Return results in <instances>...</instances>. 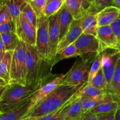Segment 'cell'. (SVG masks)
Segmentation results:
<instances>
[{
	"label": "cell",
	"instance_id": "7c38bea8",
	"mask_svg": "<svg viewBox=\"0 0 120 120\" xmlns=\"http://www.w3.org/2000/svg\"><path fill=\"white\" fill-rule=\"evenodd\" d=\"M16 33L21 41L26 44L36 46L37 28L29 23L21 14L16 25Z\"/></svg>",
	"mask_w": 120,
	"mask_h": 120
},
{
	"label": "cell",
	"instance_id": "7bdbcfd3",
	"mask_svg": "<svg viewBox=\"0 0 120 120\" xmlns=\"http://www.w3.org/2000/svg\"><path fill=\"white\" fill-rule=\"evenodd\" d=\"M116 120H120V109H118L116 112Z\"/></svg>",
	"mask_w": 120,
	"mask_h": 120
},
{
	"label": "cell",
	"instance_id": "ffe728a7",
	"mask_svg": "<svg viewBox=\"0 0 120 120\" xmlns=\"http://www.w3.org/2000/svg\"><path fill=\"white\" fill-rule=\"evenodd\" d=\"M60 12V34L59 41L65 36L69 31L74 18L65 5L59 11Z\"/></svg>",
	"mask_w": 120,
	"mask_h": 120
},
{
	"label": "cell",
	"instance_id": "e0dca14e",
	"mask_svg": "<svg viewBox=\"0 0 120 120\" xmlns=\"http://www.w3.org/2000/svg\"><path fill=\"white\" fill-rule=\"evenodd\" d=\"M80 98L81 105L84 111L86 112L93 109L94 108L104 102L116 100L117 99L110 92L107 91L101 96L96 98Z\"/></svg>",
	"mask_w": 120,
	"mask_h": 120
},
{
	"label": "cell",
	"instance_id": "60d3db41",
	"mask_svg": "<svg viewBox=\"0 0 120 120\" xmlns=\"http://www.w3.org/2000/svg\"><path fill=\"white\" fill-rule=\"evenodd\" d=\"M114 7H117L120 10V0H114Z\"/></svg>",
	"mask_w": 120,
	"mask_h": 120
},
{
	"label": "cell",
	"instance_id": "9c48e42d",
	"mask_svg": "<svg viewBox=\"0 0 120 120\" xmlns=\"http://www.w3.org/2000/svg\"><path fill=\"white\" fill-rule=\"evenodd\" d=\"M49 34L50 44L49 61L55 64L57 55V48L59 42L60 12L49 18Z\"/></svg>",
	"mask_w": 120,
	"mask_h": 120
},
{
	"label": "cell",
	"instance_id": "ba28073f",
	"mask_svg": "<svg viewBox=\"0 0 120 120\" xmlns=\"http://www.w3.org/2000/svg\"><path fill=\"white\" fill-rule=\"evenodd\" d=\"M120 56V51L108 49L102 52L101 67L107 82V89L110 92L111 82L116 71L117 61Z\"/></svg>",
	"mask_w": 120,
	"mask_h": 120
},
{
	"label": "cell",
	"instance_id": "2e32d148",
	"mask_svg": "<svg viewBox=\"0 0 120 120\" xmlns=\"http://www.w3.org/2000/svg\"><path fill=\"white\" fill-rule=\"evenodd\" d=\"M120 14V10L114 6L107 7L97 12V19L98 27L110 25L119 16Z\"/></svg>",
	"mask_w": 120,
	"mask_h": 120
},
{
	"label": "cell",
	"instance_id": "9a60e30c",
	"mask_svg": "<svg viewBox=\"0 0 120 120\" xmlns=\"http://www.w3.org/2000/svg\"><path fill=\"white\" fill-rule=\"evenodd\" d=\"M97 12L89 11L80 19V24L83 32L97 36L98 22Z\"/></svg>",
	"mask_w": 120,
	"mask_h": 120
},
{
	"label": "cell",
	"instance_id": "7dc6e473",
	"mask_svg": "<svg viewBox=\"0 0 120 120\" xmlns=\"http://www.w3.org/2000/svg\"><path fill=\"white\" fill-rule=\"evenodd\" d=\"M22 120H35L34 118H26L22 119Z\"/></svg>",
	"mask_w": 120,
	"mask_h": 120
},
{
	"label": "cell",
	"instance_id": "277c9868",
	"mask_svg": "<svg viewBox=\"0 0 120 120\" xmlns=\"http://www.w3.org/2000/svg\"><path fill=\"white\" fill-rule=\"evenodd\" d=\"M26 44L20 41L13 52L9 84L16 83L26 85Z\"/></svg>",
	"mask_w": 120,
	"mask_h": 120
},
{
	"label": "cell",
	"instance_id": "f35d334b",
	"mask_svg": "<svg viewBox=\"0 0 120 120\" xmlns=\"http://www.w3.org/2000/svg\"><path fill=\"white\" fill-rule=\"evenodd\" d=\"M82 120H100L96 114H93L91 111L86 112L82 117Z\"/></svg>",
	"mask_w": 120,
	"mask_h": 120
},
{
	"label": "cell",
	"instance_id": "836d02e7",
	"mask_svg": "<svg viewBox=\"0 0 120 120\" xmlns=\"http://www.w3.org/2000/svg\"><path fill=\"white\" fill-rule=\"evenodd\" d=\"M48 0H32L28 2L36 13L38 17L43 15L45 5Z\"/></svg>",
	"mask_w": 120,
	"mask_h": 120
},
{
	"label": "cell",
	"instance_id": "ee69618b",
	"mask_svg": "<svg viewBox=\"0 0 120 120\" xmlns=\"http://www.w3.org/2000/svg\"><path fill=\"white\" fill-rule=\"evenodd\" d=\"M7 84H7V82L5 81H4V80L0 78V87L7 85Z\"/></svg>",
	"mask_w": 120,
	"mask_h": 120
},
{
	"label": "cell",
	"instance_id": "83f0119b",
	"mask_svg": "<svg viewBox=\"0 0 120 120\" xmlns=\"http://www.w3.org/2000/svg\"><path fill=\"white\" fill-rule=\"evenodd\" d=\"M110 92L117 100L120 101V56L117 61L116 71L111 82Z\"/></svg>",
	"mask_w": 120,
	"mask_h": 120
},
{
	"label": "cell",
	"instance_id": "d590c367",
	"mask_svg": "<svg viewBox=\"0 0 120 120\" xmlns=\"http://www.w3.org/2000/svg\"><path fill=\"white\" fill-rule=\"evenodd\" d=\"M12 20L6 4H0V25L7 21Z\"/></svg>",
	"mask_w": 120,
	"mask_h": 120
},
{
	"label": "cell",
	"instance_id": "4dcf8cb0",
	"mask_svg": "<svg viewBox=\"0 0 120 120\" xmlns=\"http://www.w3.org/2000/svg\"><path fill=\"white\" fill-rule=\"evenodd\" d=\"M58 60H62L64 59H68L69 58L76 57L80 56V54L79 53L78 50L75 45V42L69 45L68 47L63 49L59 54Z\"/></svg>",
	"mask_w": 120,
	"mask_h": 120
},
{
	"label": "cell",
	"instance_id": "8fae6325",
	"mask_svg": "<svg viewBox=\"0 0 120 120\" xmlns=\"http://www.w3.org/2000/svg\"><path fill=\"white\" fill-rule=\"evenodd\" d=\"M64 76V74H62L59 76H56L55 78L53 79L52 81H49V82L42 86L39 89L36 90L30 98V104H29V108H28V112L46 96L52 92L57 87L63 84Z\"/></svg>",
	"mask_w": 120,
	"mask_h": 120
},
{
	"label": "cell",
	"instance_id": "4fadbf2b",
	"mask_svg": "<svg viewBox=\"0 0 120 120\" xmlns=\"http://www.w3.org/2000/svg\"><path fill=\"white\" fill-rule=\"evenodd\" d=\"M82 33L83 32L81 27L80 20H74L65 36L59 42L57 48V55L68 45L74 43Z\"/></svg>",
	"mask_w": 120,
	"mask_h": 120
},
{
	"label": "cell",
	"instance_id": "6da1fadb",
	"mask_svg": "<svg viewBox=\"0 0 120 120\" xmlns=\"http://www.w3.org/2000/svg\"><path fill=\"white\" fill-rule=\"evenodd\" d=\"M26 85L38 90L49 81L52 67L53 65L39 55L36 46L26 44ZM52 81V80H51Z\"/></svg>",
	"mask_w": 120,
	"mask_h": 120
},
{
	"label": "cell",
	"instance_id": "d6a6232c",
	"mask_svg": "<svg viewBox=\"0 0 120 120\" xmlns=\"http://www.w3.org/2000/svg\"><path fill=\"white\" fill-rule=\"evenodd\" d=\"M111 6H114V0H94L91 4L90 11L97 13L104 8Z\"/></svg>",
	"mask_w": 120,
	"mask_h": 120
},
{
	"label": "cell",
	"instance_id": "d4e9b609",
	"mask_svg": "<svg viewBox=\"0 0 120 120\" xmlns=\"http://www.w3.org/2000/svg\"><path fill=\"white\" fill-rule=\"evenodd\" d=\"M120 109V101L118 100L104 102L91 109L93 114H97L110 112Z\"/></svg>",
	"mask_w": 120,
	"mask_h": 120
},
{
	"label": "cell",
	"instance_id": "cb8c5ba5",
	"mask_svg": "<svg viewBox=\"0 0 120 120\" xmlns=\"http://www.w3.org/2000/svg\"><path fill=\"white\" fill-rule=\"evenodd\" d=\"M107 91L99 89L91 84H86V85H84L79 90L78 95L81 98H96L103 95Z\"/></svg>",
	"mask_w": 120,
	"mask_h": 120
},
{
	"label": "cell",
	"instance_id": "b9f144b4",
	"mask_svg": "<svg viewBox=\"0 0 120 120\" xmlns=\"http://www.w3.org/2000/svg\"><path fill=\"white\" fill-rule=\"evenodd\" d=\"M8 85V84H7ZM7 85H5V86H1V87H0V98H1V96H2V94L4 93V92L5 89H6V88H7Z\"/></svg>",
	"mask_w": 120,
	"mask_h": 120
},
{
	"label": "cell",
	"instance_id": "1f68e13d",
	"mask_svg": "<svg viewBox=\"0 0 120 120\" xmlns=\"http://www.w3.org/2000/svg\"><path fill=\"white\" fill-rule=\"evenodd\" d=\"M90 84L99 89L107 91L106 80H105V75H104L102 67L100 69L99 71L97 72V74L95 75Z\"/></svg>",
	"mask_w": 120,
	"mask_h": 120
},
{
	"label": "cell",
	"instance_id": "c3c4849f",
	"mask_svg": "<svg viewBox=\"0 0 120 120\" xmlns=\"http://www.w3.org/2000/svg\"><path fill=\"white\" fill-rule=\"evenodd\" d=\"M86 1H87L88 2H89V3H90V4H92L93 2H94V0H86Z\"/></svg>",
	"mask_w": 120,
	"mask_h": 120
},
{
	"label": "cell",
	"instance_id": "ac0fdd59",
	"mask_svg": "<svg viewBox=\"0 0 120 120\" xmlns=\"http://www.w3.org/2000/svg\"><path fill=\"white\" fill-rule=\"evenodd\" d=\"M30 101V98H29L14 109L0 114V120H22L28 112Z\"/></svg>",
	"mask_w": 120,
	"mask_h": 120
},
{
	"label": "cell",
	"instance_id": "f546056e",
	"mask_svg": "<svg viewBox=\"0 0 120 120\" xmlns=\"http://www.w3.org/2000/svg\"><path fill=\"white\" fill-rule=\"evenodd\" d=\"M101 58L102 52L98 53L95 57L94 60L93 62L91 64V67H90L87 84L91 83L95 75L97 74L100 69L101 68Z\"/></svg>",
	"mask_w": 120,
	"mask_h": 120
},
{
	"label": "cell",
	"instance_id": "30bf717a",
	"mask_svg": "<svg viewBox=\"0 0 120 120\" xmlns=\"http://www.w3.org/2000/svg\"><path fill=\"white\" fill-rule=\"evenodd\" d=\"M97 37L100 42V52L108 49L120 51V42L111 25L98 27Z\"/></svg>",
	"mask_w": 120,
	"mask_h": 120
},
{
	"label": "cell",
	"instance_id": "8d00e7d4",
	"mask_svg": "<svg viewBox=\"0 0 120 120\" xmlns=\"http://www.w3.org/2000/svg\"><path fill=\"white\" fill-rule=\"evenodd\" d=\"M111 27L114 32L115 35L118 38L119 42L120 41V14L119 16L114 21V22L111 24Z\"/></svg>",
	"mask_w": 120,
	"mask_h": 120
},
{
	"label": "cell",
	"instance_id": "f1b7e54d",
	"mask_svg": "<svg viewBox=\"0 0 120 120\" xmlns=\"http://www.w3.org/2000/svg\"><path fill=\"white\" fill-rule=\"evenodd\" d=\"M21 14L29 23L37 28L38 24V17L29 3L26 2L21 11Z\"/></svg>",
	"mask_w": 120,
	"mask_h": 120
},
{
	"label": "cell",
	"instance_id": "7402d4cb",
	"mask_svg": "<svg viewBox=\"0 0 120 120\" xmlns=\"http://www.w3.org/2000/svg\"><path fill=\"white\" fill-rule=\"evenodd\" d=\"M25 3V0H8L6 2L5 4L7 5L12 20L16 25L18 23L21 11Z\"/></svg>",
	"mask_w": 120,
	"mask_h": 120
},
{
	"label": "cell",
	"instance_id": "f907efd6",
	"mask_svg": "<svg viewBox=\"0 0 120 120\" xmlns=\"http://www.w3.org/2000/svg\"></svg>",
	"mask_w": 120,
	"mask_h": 120
},
{
	"label": "cell",
	"instance_id": "7a4b0ae2",
	"mask_svg": "<svg viewBox=\"0 0 120 120\" xmlns=\"http://www.w3.org/2000/svg\"><path fill=\"white\" fill-rule=\"evenodd\" d=\"M82 87L72 85H61L39 102L23 118L41 117L53 112L69 101Z\"/></svg>",
	"mask_w": 120,
	"mask_h": 120
},
{
	"label": "cell",
	"instance_id": "3957f363",
	"mask_svg": "<svg viewBox=\"0 0 120 120\" xmlns=\"http://www.w3.org/2000/svg\"><path fill=\"white\" fill-rule=\"evenodd\" d=\"M35 91V89L28 86L8 84L0 98V111L7 112L21 105L30 98Z\"/></svg>",
	"mask_w": 120,
	"mask_h": 120
},
{
	"label": "cell",
	"instance_id": "e575fe53",
	"mask_svg": "<svg viewBox=\"0 0 120 120\" xmlns=\"http://www.w3.org/2000/svg\"><path fill=\"white\" fill-rule=\"evenodd\" d=\"M11 32H16V25L12 20L5 22L0 25V34Z\"/></svg>",
	"mask_w": 120,
	"mask_h": 120
},
{
	"label": "cell",
	"instance_id": "484cf974",
	"mask_svg": "<svg viewBox=\"0 0 120 120\" xmlns=\"http://www.w3.org/2000/svg\"><path fill=\"white\" fill-rule=\"evenodd\" d=\"M1 35L5 47L6 51H14L21 41L17 34L15 32L1 34Z\"/></svg>",
	"mask_w": 120,
	"mask_h": 120
},
{
	"label": "cell",
	"instance_id": "d6986e66",
	"mask_svg": "<svg viewBox=\"0 0 120 120\" xmlns=\"http://www.w3.org/2000/svg\"><path fill=\"white\" fill-rule=\"evenodd\" d=\"M77 92L75 94L69 101H67L60 108L55 111L53 112L50 113L48 115H45V116H41V117L32 118H34L35 120H62L70 109L71 104L76 96H77Z\"/></svg>",
	"mask_w": 120,
	"mask_h": 120
},
{
	"label": "cell",
	"instance_id": "52a82bcc",
	"mask_svg": "<svg viewBox=\"0 0 120 120\" xmlns=\"http://www.w3.org/2000/svg\"><path fill=\"white\" fill-rule=\"evenodd\" d=\"M80 56L84 60L94 59L100 52V42L97 36L82 33L75 42Z\"/></svg>",
	"mask_w": 120,
	"mask_h": 120
},
{
	"label": "cell",
	"instance_id": "ab89813d",
	"mask_svg": "<svg viewBox=\"0 0 120 120\" xmlns=\"http://www.w3.org/2000/svg\"><path fill=\"white\" fill-rule=\"evenodd\" d=\"M5 47L4 44L3 40H2L1 35L0 34V52H5Z\"/></svg>",
	"mask_w": 120,
	"mask_h": 120
},
{
	"label": "cell",
	"instance_id": "5bb4252c",
	"mask_svg": "<svg viewBox=\"0 0 120 120\" xmlns=\"http://www.w3.org/2000/svg\"><path fill=\"white\" fill-rule=\"evenodd\" d=\"M64 5L75 20H80L91 7V4L86 0H66Z\"/></svg>",
	"mask_w": 120,
	"mask_h": 120
},
{
	"label": "cell",
	"instance_id": "5b68a950",
	"mask_svg": "<svg viewBox=\"0 0 120 120\" xmlns=\"http://www.w3.org/2000/svg\"><path fill=\"white\" fill-rule=\"evenodd\" d=\"M94 59L77 61L70 70L64 74L63 84L83 87L87 84L90 67Z\"/></svg>",
	"mask_w": 120,
	"mask_h": 120
},
{
	"label": "cell",
	"instance_id": "603a6c76",
	"mask_svg": "<svg viewBox=\"0 0 120 120\" xmlns=\"http://www.w3.org/2000/svg\"><path fill=\"white\" fill-rule=\"evenodd\" d=\"M13 52V51H5L4 57L0 64V78L5 81L7 84H9L10 81L11 67Z\"/></svg>",
	"mask_w": 120,
	"mask_h": 120
},
{
	"label": "cell",
	"instance_id": "f6af8a7d",
	"mask_svg": "<svg viewBox=\"0 0 120 120\" xmlns=\"http://www.w3.org/2000/svg\"><path fill=\"white\" fill-rule=\"evenodd\" d=\"M5 53V52H0V64L2 62V60H3L4 57Z\"/></svg>",
	"mask_w": 120,
	"mask_h": 120
},
{
	"label": "cell",
	"instance_id": "8992f818",
	"mask_svg": "<svg viewBox=\"0 0 120 120\" xmlns=\"http://www.w3.org/2000/svg\"><path fill=\"white\" fill-rule=\"evenodd\" d=\"M36 47L39 55L42 59L49 61L50 44H49V18L45 15L38 17V24L37 27ZM54 64L53 63H52Z\"/></svg>",
	"mask_w": 120,
	"mask_h": 120
},
{
	"label": "cell",
	"instance_id": "681fc988",
	"mask_svg": "<svg viewBox=\"0 0 120 120\" xmlns=\"http://www.w3.org/2000/svg\"><path fill=\"white\" fill-rule=\"evenodd\" d=\"M25 1H26V2H29V1H32V0H25Z\"/></svg>",
	"mask_w": 120,
	"mask_h": 120
},
{
	"label": "cell",
	"instance_id": "4316f807",
	"mask_svg": "<svg viewBox=\"0 0 120 120\" xmlns=\"http://www.w3.org/2000/svg\"><path fill=\"white\" fill-rule=\"evenodd\" d=\"M66 0H48L45 5L43 15L50 18L58 12L64 5Z\"/></svg>",
	"mask_w": 120,
	"mask_h": 120
},
{
	"label": "cell",
	"instance_id": "44dd1931",
	"mask_svg": "<svg viewBox=\"0 0 120 120\" xmlns=\"http://www.w3.org/2000/svg\"><path fill=\"white\" fill-rule=\"evenodd\" d=\"M85 113L83 109L80 102V98L78 95L73 101L70 109L66 115L62 120H82L83 115Z\"/></svg>",
	"mask_w": 120,
	"mask_h": 120
},
{
	"label": "cell",
	"instance_id": "74e56055",
	"mask_svg": "<svg viewBox=\"0 0 120 120\" xmlns=\"http://www.w3.org/2000/svg\"><path fill=\"white\" fill-rule=\"evenodd\" d=\"M117 111L107 113L97 114V116L100 120H116V114Z\"/></svg>",
	"mask_w": 120,
	"mask_h": 120
},
{
	"label": "cell",
	"instance_id": "bcb514c9",
	"mask_svg": "<svg viewBox=\"0 0 120 120\" xmlns=\"http://www.w3.org/2000/svg\"><path fill=\"white\" fill-rule=\"evenodd\" d=\"M8 0H0V4H5Z\"/></svg>",
	"mask_w": 120,
	"mask_h": 120
}]
</instances>
